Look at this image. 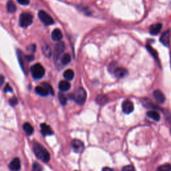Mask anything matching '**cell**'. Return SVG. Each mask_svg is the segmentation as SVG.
I'll list each match as a JSON object with an SVG mask.
<instances>
[{"label": "cell", "mask_w": 171, "mask_h": 171, "mask_svg": "<svg viewBox=\"0 0 171 171\" xmlns=\"http://www.w3.org/2000/svg\"><path fill=\"white\" fill-rule=\"evenodd\" d=\"M9 169L11 171H19L21 169L20 160L18 158H15L12 160L9 165Z\"/></svg>", "instance_id": "obj_10"}, {"label": "cell", "mask_w": 171, "mask_h": 171, "mask_svg": "<svg viewBox=\"0 0 171 171\" xmlns=\"http://www.w3.org/2000/svg\"><path fill=\"white\" fill-rule=\"evenodd\" d=\"M62 37H63V35L60 30L59 29H55L52 33V38L53 41H60Z\"/></svg>", "instance_id": "obj_15"}, {"label": "cell", "mask_w": 171, "mask_h": 171, "mask_svg": "<svg viewBox=\"0 0 171 171\" xmlns=\"http://www.w3.org/2000/svg\"><path fill=\"white\" fill-rule=\"evenodd\" d=\"M87 98V94L86 90L82 88H78L75 92L74 93L72 96V98L76 102L77 104L82 105V104H84V102L86 100Z\"/></svg>", "instance_id": "obj_2"}, {"label": "cell", "mask_w": 171, "mask_h": 171, "mask_svg": "<svg viewBox=\"0 0 171 171\" xmlns=\"http://www.w3.org/2000/svg\"><path fill=\"white\" fill-rule=\"evenodd\" d=\"M156 171H171V165L169 164H165L158 166Z\"/></svg>", "instance_id": "obj_26"}, {"label": "cell", "mask_w": 171, "mask_h": 171, "mask_svg": "<svg viewBox=\"0 0 171 171\" xmlns=\"http://www.w3.org/2000/svg\"><path fill=\"white\" fill-rule=\"evenodd\" d=\"M58 99L62 105H66L67 103V98L66 97V96L62 92H60L58 94Z\"/></svg>", "instance_id": "obj_27"}, {"label": "cell", "mask_w": 171, "mask_h": 171, "mask_svg": "<svg viewBox=\"0 0 171 171\" xmlns=\"http://www.w3.org/2000/svg\"><path fill=\"white\" fill-rule=\"evenodd\" d=\"M70 87V84L67 81H61L59 83V86H58V88L62 92H66L69 90Z\"/></svg>", "instance_id": "obj_18"}, {"label": "cell", "mask_w": 171, "mask_h": 171, "mask_svg": "<svg viewBox=\"0 0 171 171\" xmlns=\"http://www.w3.org/2000/svg\"><path fill=\"white\" fill-rule=\"evenodd\" d=\"M64 49H65V44L64 42L60 41V42H58L56 45L55 48H54V50H53L54 61L57 62L58 60H59V58L62 56V54L63 53Z\"/></svg>", "instance_id": "obj_5"}, {"label": "cell", "mask_w": 171, "mask_h": 171, "mask_svg": "<svg viewBox=\"0 0 171 171\" xmlns=\"http://www.w3.org/2000/svg\"><path fill=\"white\" fill-rule=\"evenodd\" d=\"M162 29V24L160 23L153 24L150 28V33L151 35H156L159 33Z\"/></svg>", "instance_id": "obj_16"}, {"label": "cell", "mask_w": 171, "mask_h": 171, "mask_svg": "<svg viewBox=\"0 0 171 171\" xmlns=\"http://www.w3.org/2000/svg\"><path fill=\"white\" fill-rule=\"evenodd\" d=\"M41 86H44V88H46V90L48 91V92L49 94H50L52 95H53L54 94V92H53V90L52 88V87L51 86V85H49L48 83H43L42 84H41Z\"/></svg>", "instance_id": "obj_29"}, {"label": "cell", "mask_w": 171, "mask_h": 171, "mask_svg": "<svg viewBox=\"0 0 171 171\" xmlns=\"http://www.w3.org/2000/svg\"><path fill=\"white\" fill-rule=\"evenodd\" d=\"M170 32L169 30L165 32L162 34L160 41V42L165 46H169L170 44Z\"/></svg>", "instance_id": "obj_11"}, {"label": "cell", "mask_w": 171, "mask_h": 171, "mask_svg": "<svg viewBox=\"0 0 171 171\" xmlns=\"http://www.w3.org/2000/svg\"><path fill=\"white\" fill-rule=\"evenodd\" d=\"M102 171H114V170L109 167H104V168H103Z\"/></svg>", "instance_id": "obj_37"}, {"label": "cell", "mask_w": 171, "mask_h": 171, "mask_svg": "<svg viewBox=\"0 0 171 171\" xmlns=\"http://www.w3.org/2000/svg\"><path fill=\"white\" fill-rule=\"evenodd\" d=\"M35 91L37 94H39L40 96H47L48 94H49L48 91L46 90V88L42 86H37L35 88Z\"/></svg>", "instance_id": "obj_17"}, {"label": "cell", "mask_w": 171, "mask_h": 171, "mask_svg": "<svg viewBox=\"0 0 171 171\" xmlns=\"http://www.w3.org/2000/svg\"><path fill=\"white\" fill-rule=\"evenodd\" d=\"M153 96L154 98H155L156 101L158 104H164L165 100H166V98L165 94L162 93V92L160 90H156L153 92Z\"/></svg>", "instance_id": "obj_9"}, {"label": "cell", "mask_w": 171, "mask_h": 171, "mask_svg": "<svg viewBox=\"0 0 171 171\" xmlns=\"http://www.w3.org/2000/svg\"><path fill=\"white\" fill-rule=\"evenodd\" d=\"M42 166L37 162H34L32 165V171H42Z\"/></svg>", "instance_id": "obj_30"}, {"label": "cell", "mask_w": 171, "mask_h": 171, "mask_svg": "<svg viewBox=\"0 0 171 171\" xmlns=\"http://www.w3.org/2000/svg\"><path fill=\"white\" fill-rule=\"evenodd\" d=\"M28 50L32 53H34L36 50V46L34 45H31L30 46L28 47Z\"/></svg>", "instance_id": "obj_34"}, {"label": "cell", "mask_w": 171, "mask_h": 171, "mask_svg": "<svg viewBox=\"0 0 171 171\" xmlns=\"http://www.w3.org/2000/svg\"><path fill=\"white\" fill-rule=\"evenodd\" d=\"M4 80H5V79H4V77L1 75V76H0V86H2L3 84Z\"/></svg>", "instance_id": "obj_36"}, {"label": "cell", "mask_w": 171, "mask_h": 171, "mask_svg": "<svg viewBox=\"0 0 171 171\" xmlns=\"http://www.w3.org/2000/svg\"><path fill=\"white\" fill-rule=\"evenodd\" d=\"M147 115L148 117L152 118V120H155V121H159L160 119V116L159 114L155 110H151L147 112Z\"/></svg>", "instance_id": "obj_19"}, {"label": "cell", "mask_w": 171, "mask_h": 171, "mask_svg": "<svg viewBox=\"0 0 171 171\" xmlns=\"http://www.w3.org/2000/svg\"><path fill=\"white\" fill-rule=\"evenodd\" d=\"M23 129L24 132H26L28 135H32L33 133H34V128H33L32 125L28 122H26L24 124Z\"/></svg>", "instance_id": "obj_20"}, {"label": "cell", "mask_w": 171, "mask_h": 171, "mask_svg": "<svg viewBox=\"0 0 171 171\" xmlns=\"http://www.w3.org/2000/svg\"><path fill=\"white\" fill-rule=\"evenodd\" d=\"M76 171H77V170H76Z\"/></svg>", "instance_id": "obj_38"}, {"label": "cell", "mask_w": 171, "mask_h": 171, "mask_svg": "<svg viewBox=\"0 0 171 171\" xmlns=\"http://www.w3.org/2000/svg\"><path fill=\"white\" fill-rule=\"evenodd\" d=\"M64 77L67 80H72L74 77V73L72 70H66L64 73Z\"/></svg>", "instance_id": "obj_22"}, {"label": "cell", "mask_w": 171, "mask_h": 171, "mask_svg": "<svg viewBox=\"0 0 171 171\" xmlns=\"http://www.w3.org/2000/svg\"><path fill=\"white\" fill-rule=\"evenodd\" d=\"M33 150L36 157L42 162L47 163L50 160V155L48 151L43 146L37 143H34L33 144Z\"/></svg>", "instance_id": "obj_1"}, {"label": "cell", "mask_w": 171, "mask_h": 171, "mask_svg": "<svg viewBox=\"0 0 171 171\" xmlns=\"http://www.w3.org/2000/svg\"><path fill=\"white\" fill-rule=\"evenodd\" d=\"M4 92H12V89H11V88L10 86V85L7 84L6 87H5V89H4Z\"/></svg>", "instance_id": "obj_35"}, {"label": "cell", "mask_w": 171, "mask_h": 171, "mask_svg": "<svg viewBox=\"0 0 171 171\" xmlns=\"http://www.w3.org/2000/svg\"><path fill=\"white\" fill-rule=\"evenodd\" d=\"M18 99L17 98H15L14 97L13 98H11L10 100V105L11 106H15V105H17V104H18Z\"/></svg>", "instance_id": "obj_32"}, {"label": "cell", "mask_w": 171, "mask_h": 171, "mask_svg": "<svg viewBox=\"0 0 171 171\" xmlns=\"http://www.w3.org/2000/svg\"><path fill=\"white\" fill-rule=\"evenodd\" d=\"M122 111L125 114H129L134 110V105H133V103L130 100H126L123 102L122 104Z\"/></svg>", "instance_id": "obj_8"}, {"label": "cell", "mask_w": 171, "mask_h": 171, "mask_svg": "<svg viewBox=\"0 0 171 171\" xmlns=\"http://www.w3.org/2000/svg\"><path fill=\"white\" fill-rule=\"evenodd\" d=\"M18 60L20 63L21 66H22V68L24 70V72H26V69H25V64H26V62H28L26 59V56L24 55L22 52L20 50H18Z\"/></svg>", "instance_id": "obj_14"}, {"label": "cell", "mask_w": 171, "mask_h": 171, "mask_svg": "<svg viewBox=\"0 0 171 171\" xmlns=\"http://www.w3.org/2000/svg\"><path fill=\"white\" fill-rule=\"evenodd\" d=\"M42 52L44 55L47 58H49L52 55V50L51 48L48 45H45L42 48Z\"/></svg>", "instance_id": "obj_25"}, {"label": "cell", "mask_w": 171, "mask_h": 171, "mask_svg": "<svg viewBox=\"0 0 171 171\" xmlns=\"http://www.w3.org/2000/svg\"><path fill=\"white\" fill-rule=\"evenodd\" d=\"M40 127H41V134H42L44 136L53 135V132L52 130V128H50V126H49V125H47L46 124L43 123V124H41Z\"/></svg>", "instance_id": "obj_12"}, {"label": "cell", "mask_w": 171, "mask_h": 171, "mask_svg": "<svg viewBox=\"0 0 171 171\" xmlns=\"http://www.w3.org/2000/svg\"><path fill=\"white\" fill-rule=\"evenodd\" d=\"M122 171H135V167L132 165H127L123 167Z\"/></svg>", "instance_id": "obj_31"}, {"label": "cell", "mask_w": 171, "mask_h": 171, "mask_svg": "<svg viewBox=\"0 0 171 171\" xmlns=\"http://www.w3.org/2000/svg\"><path fill=\"white\" fill-rule=\"evenodd\" d=\"M96 101L99 104H104L108 101V98L106 96L100 95L97 96L96 99Z\"/></svg>", "instance_id": "obj_24"}, {"label": "cell", "mask_w": 171, "mask_h": 171, "mask_svg": "<svg viewBox=\"0 0 171 171\" xmlns=\"http://www.w3.org/2000/svg\"><path fill=\"white\" fill-rule=\"evenodd\" d=\"M147 49H148V51L151 53V54L152 56V57L154 58V59H155L156 60H158L157 52L154 50V49L151 46H150V45H147Z\"/></svg>", "instance_id": "obj_28"}, {"label": "cell", "mask_w": 171, "mask_h": 171, "mask_svg": "<svg viewBox=\"0 0 171 171\" xmlns=\"http://www.w3.org/2000/svg\"><path fill=\"white\" fill-rule=\"evenodd\" d=\"M7 10L9 13H14L17 10L15 4L12 0H9L7 3Z\"/></svg>", "instance_id": "obj_21"}, {"label": "cell", "mask_w": 171, "mask_h": 171, "mask_svg": "<svg viewBox=\"0 0 171 171\" xmlns=\"http://www.w3.org/2000/svg\"><path fill=\"white\" fill-rule=\"evenodd\" d=\"M114 74L116 78H122L127 76L128 71L126 69H125L124 68H117L114 70Z\"/></svg>", "instance_id": "obj_13"}, {"label": "cell", "mask_w": 171, "mask_h": 171, "mask_svg": "<svg viewBox=\"0 0 171 171\" xmlns=\"http://www.w3.org/2000/svg\"><path fill=\"white\" fill-rule=\"evenodd\" d=\"M62 64L63 65H68L71 62V56L69 53H65L62 58Z\"/></svg>", "instance_id": "obj_23"}, {"label": "cell", "mask_w": 171, "mask_h": 171, "mask_svg": "<svg viewBox=\"0 0 171 171\" xmlns=\"http://www.w3.org/2000/svg\"><path fill=\"white\" fill-rule=\"evenodd\" d=\"M18 2L21 5L28 6L30 3V0H17Z\"/></svg>", "instance_id": "obj_33"}, {"label": "cell", "mask_w": 171, "mask_h": 171, "mask_svg": "<svg viewBox=\"0 0 171 171\" xmlns=\"http://www.w3.org/2000/svg\"><path fill=\"white\" fill-rule=\"evenodd\" d=\"M30 71L32 76L34 79L42 78L45 74V69L40 64L33 65L30 68Z\"/></svg>", "instance_id": "obj_3"}, {"label": "cell", "mask_w": 171, "mask_h": 171, "mask_svg": "<svg viewBox=\"0 0 171 171\" xmlns=\"http://www.w3.org/2000/svg\"><path fill=\"white\" fill-rule=\"evenodd\" d=\"M33 22V15L29 13H23L19 16V25L22 28H27Z\"/></svg>", "instance_id": "obj_4"}, {"label": "cell", "mask_w": 171, "mask_h": 171, "mask_svg": "<svg viewBox=\"0 0 171 171\" xmlns=\"http://www.w3.org/2000/svg\"><path fill=\"white\" fill-rule=\"evenodd\" d=\"M71 147L73 151L76 153H81L84 150V144L80 140L74 139L71 143Z\"/></svg>", "instance_id": "obj_7"}, {"label": "cell", "mask_w": 171, "mask_h": 171, "mask_svg": "<svg viewBox=\"0 0 171 171\" xmlns=\"http://www.w3.org/2000/svg\"><path fill=\"white\" fill-rule=\"evenodd\" d=\"M38 16L41 22L45 26H49V25H52L54 23V21L51 16L43 10H40L39 11Z\"/></svg>", "instance_id": "obj_6"}]
</instances>
